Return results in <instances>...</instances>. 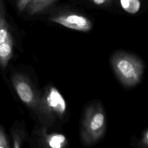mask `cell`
Returning <instances> with one entry per match:
<instances>
[{"mask_svg":"<svg viewBox=\"0 0 148 148\" xmlns=\"http://www.w3.org/2000/svg\"><path fill=\"white\" fill-rule=\"evenodd\" d=\"M9 147H10V146L8 137L2 127L0 125V148Z\"/></svg>","mask_w":148,"mask_h":148,"instance_id":"obj_10","label":"cell"},{"mask_svg":"<svg viewBox=\"0 0 148 148\" xmlns=\"http://www.w3.org/2000/svg\"><path fill=\"white\" fill-rule=\"evenodd\" d=\"M111 62L117 76L124 85L132 87L140 82L143 71V65L136 57L119 52L113 56Z\"/></svg>","mask_w":148,"mask_h":148,"instance_id":"obj_1","label":"cell"},{"mask_svg":"<svg viewBox=\"0 0 148 148\" xmlns=\"http://www.w3.org/2000/svg\"><path fill=\"white\" fill-rule=\"evenodd\" d=\"M31 0H16V5L19 12H22L28 6Z\"/></svg>","mask_w":148,"mask_h":148,"instance_id":"obj_11","label":"cell"},{"mask_svg":"<svg viewBox=\"0 0 148 148\" xmlns=\"http://www.w3.org/2000/svg\"><path fill=\"white\" fill-rule=\"evenodd\" d=\"M120 1L122 8L130 14H135L140 9L139 0H120Z\"/></svg>","mask_w":148,"mask_h":148,"instance_id":"obj_8","label":"cell"},{"mask_svg":"<svg viewBox=\"0 0 148 148\" xmlns=\"http://www.w3.org/2000/svg\"><path fill=\"white\" fill-rule=\"evenodd\" d=\"M13 51V40L6 18L4 0H0V67L5 69Z\"/></svg>","mask_w":148,"mask_h":148,"instance_id":"obj_3","label":"cell"},{"mask_svg":"<svg viewBox=\"0 0 148 148\" xmlns=\"http://www.w3.org/2000/svg\"><path fill=\"white\" fill-rule=\"evenodd\" d=\"M51 21L69 29L87 32L92 28V24L87 17L76 14L60 15L51 18Z\"/></svg>","mask_w":148,"mask_h":148,"instance_id":"obj_5","label":"cell"},{"mask_svg":"<svg viewBox=\"0 0 148 148\" xmlns=\"http://www.w3.org/2000/svg\"><path fill=\"white\" fill-rule=\"evenodd\" d=\"M13 86L21 101L29 107H34L36 103L35 92L28 79L21 73H14L12 78Z\"/></svg>","mask_w":148,"mask_h":148,"instance_id":"obj_4","label":"cell"},{"mask_svg":"<svg viewBox=\"0 0 148 148\" xmlns=\"http://www.w3.org/2000/svg\"><path fill=\"white\" fill-rule=\"evenodd\" d=\"M55 0H31L28 5L29 14H36L48 7Z\"/></svg>","mask_w":148,"mask_h":148,"instance_id":"obj_7","label":"cell"},{"mask_svg":"<svg viewBox=\"0 0 148 148\" xmlns=\"http://www.w3.org/2000/svg\"><path fill=\"white\" fill-rule=\"evenodd\" d=\"M106 117L102 108L98 105L89 107L85 114L82 129V138L88 145L101 139L105 131Z\"/></svg>","mask_w":148,"mask_h":148,"instance_id":"obj_2","label":"cell"},{"mask_svg":"<svg viewBox=\"0 0 148 148\" xmlns=\"http://www.w3.org/2000/svg\"><path fill=\"white\" fill-rule=\"evenodd\" d=\"M46 102L47 107L58 115H63L66 109L65 99L61 92L54 87L51 86L46 94Z\"/></svg>","mask_w":148,"mask_h":148,"instance_id":"obj_6","label":"cell"},{"mask_svg":"<svg viewBox=\"0 0 148 148\" xmlns=\"http://www.w3.org/2000/svg\"><path fill=\"white\" fill-rule=\"evenodd\" d=\"M47 142L49 146L52 148H61L65 145L66 139L62 134H54L49 136Z\"/></svg>","mask_w":148,"mask_h":148,"instance_id":"obj_9","label":"cell"},{"mask_svg":"<svg viewBox=\"0 0 148 148\" xmlns=\"http://www.w3.org/2000/svg\"><path fill=\"white\" fill-rule=\"evenodd\" d=\"M93 1V2L96 4V5H102L104 3H105L106 2H107L108 0H92Z\"/></svg>","mask_w":148,"mask_h":148,"instance_id":"obj_13","label":"cell"},{"mask_svg":"<svg viewBox=\"0 0 148 148\" xmlns=\"http://www.w3.org/2000/svg\"><path fill=\"white\" fill-rule=\"evenodd\" d=\"M148 132L147 130H146L143 135V138H142V143L145 144L146 145V146H147V143H148Z\"/></svg>","mask_w":148,"mask_h":148,"instance_id":"obj_12","label":"cell"}]
</instances>
